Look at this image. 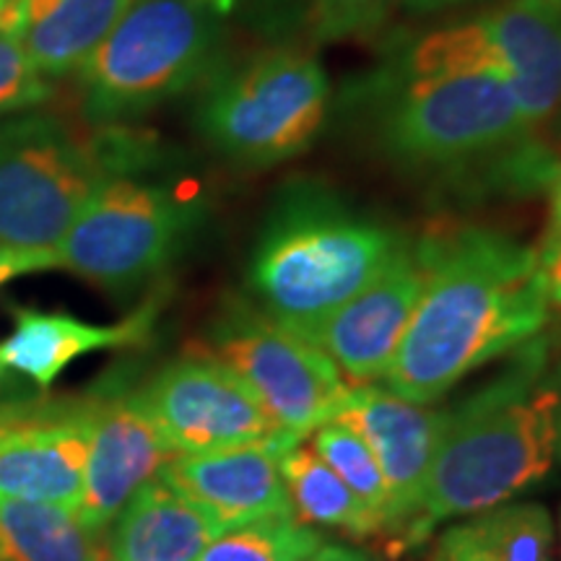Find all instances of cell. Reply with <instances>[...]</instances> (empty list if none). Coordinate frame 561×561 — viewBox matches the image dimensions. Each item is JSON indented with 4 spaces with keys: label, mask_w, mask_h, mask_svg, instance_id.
<instances>
[{
    "label": "cell",
    "mask_w": 561,
    "mask_h": 561,
    "mask_svg": "<svg viewBox=\"0 0 561 561\" xmlns=\"http://www.w3.org/2000/svg\"><path fill=\"white\" fill-rule=\"evenodd\" d=\"M424 291L385 371L403 401H439L468 371L536 339L549 320L538 252L494 229L458 227L419 242Z\"/></svg>",
    "instance_id": "6da1fadb"
},
{
    "label": "cell",
    "mask_w": 561,
    "mask_h": 561,
    "mask_svg": "<svg viewBox=\"0 0 561 561\" xmlns=\"http://www.w3.org/2000/svg\"><path fill=\"white\" fill-rule=\"evenodd\" d=\"M546 364V343L528 341L496 380L445 411L411 541L447 517L504 504L551 471L561 434V385Z\"/></svg>",
    "instance_id": "7a4b0ae2"
},
{
    "label": "cell",
    "mask_w": 561,
    "mask_h": 561,
    "mask_svg": "<svg viewBox=\"0 0 561 561\" xmlns=\"http://www.w3.org/2000/svg\"><path fill=\"white\" fill-rule=\"evenodd\" d=\"M403 240L318 182L278 193L257 237L250 289L261 310L314 341L325 320L380 273Z\"/></svg>",
    "instance_id": "3957f363"
},
{
    "label": "cell",
    "mask_w": 561,
    "mask_h": 561,
    "mask_svg": "<svg viewBox=\"0 0 561 561\" xmlns=\"http://www.w3.org/2000/svg\"><path fill=\"white\" fill-rule=\"evenodd\" d=\"M377 112L382 153L413 170H462L483 161L553 167L530 140L515 91L496 73L398 79Z\"/></svg>",
    "instance_id": "277c9868"
},
{
    "label": "cell",
    "mask_w": 561,
    "mask_h": 561,
    "mask_svg": "<svg viewBox=\"0 0 561 561\" xmlns=\"http://www.w3.org/2000/svg\"><path fill=\"white\" fill-rule=\"evenodd\" d=\"M219 19L203 0H133L76 70L83 117L115 125L191 89L208 73Z\"/></svg>",
    "instance_id": "5b68a950"
},
{
    "label": "cell",
    "mask_w": 561,
    "mask_h": 561,
    "mask_svg": "<svg viewBox=\"0 0 561 561\" xmlns=\"http://www.w3.org/2000/svg\"><path fill=\"white\" fill-rule=\"evenodd\" d=\"M121 174L110 144L58 115L0 125V250L55 252L83 203Z\"/></svg>",
    "instance_id": "8992f818"
},
{
    "label": "cell",
    "mask_w": 561,
    "mask_h": 561,
    "mask_svg": "<svg viewBox=\"0 0 561 561\" xmlns=\"http://www.w3.org/2000/svg\"><path fill=\"white\" fill-rule=\"evenodd\" d=\"M331 83L312 55L265 50L221 70L198 107V128L216 151L268 167L312 144L328 115Z\"/></svg>",
    "instance_id": "52a82bcc"
},
{
    "label": "cell",
    "mask_w": 561,
    "mask_h": 561,
    "mask_svg": "<svg viewBox=\"0 0 561 561\" xmlns=\"http://www.w3.org/2000/svg\"><path fill=\"white\" fill-rule=\"evenodd\" d=\"M496 73L533 128L561 104V3L502 0L466 24L424 34L401 60L403 79Z\"/></svg>",
    "instance_id": "ba28073f"
},
{
    "label": "cell",
    "mask_w": 561,
    "mask_h": 561,
    "mask_svg": "<svg viewBox=\"0 0 561 561\" xmlns=\"http://www.w3.org/2000/svg\"><path fill=\"white\" fill-rule=\"evenodd\" d=\"M191 351L234 371L294 442L335 419L351 390L325 351L240 299L221 310Z\"/></svg>",
    "instance_id": "9c48e42d"
},
{
    "label": "cell",
    "mask_w": 561,
    "mask_h": 561,
    "mask_svg": "<svg viewBox=\"0 0 561 561\" xmlns=\"http://www.w3.org/2000/svg\"><path fill=\"white\" fill-rule=\"evenodd\" d=\"M193 219V203L170 187L115 174L89 195L55 257L100 289L130 291L167 268Z\"/></svg>",
    "instance_id": "30bf717a"
},
{
    "label": "cell",
    "mask_w": 561,
    "mask_h": 561,
    "mask_svg": "<svg viewBox=\"0 0 561 561\" xmlns=\"http://www.w3.org/2000/svg\"><path fill=\"white\" fill-rule=\"evenodd\" d=\"M138 392L161 437L178 455L248 445H268L280 455L297 445L234 371L195 351L161 367Z\"/></svg>",
    "instance_id": "8fae6325"
},
{
    "label": "cell",
    "mask_w": 561,
    "mask_h": 561,
    "mask_svg": "<svg viewBox=\"0 0 561 561\" xmlns=\"http://www.w3.org/2000/svg\"><path fill=\"white\" fill-rule=\"evenodd\" d=\"M89 447L87 396L0 405V496L79 510Z\"/></svg>",
    "instance_id": "7c38bea8"
},
{
    "label": "cell",
    "mask_w": 561,
    "mask_h": 561,
    "mask_svg": "<svg viewBox=\"0 0 561 561\" xmlns=\"http://www.w3.org/2000/svg\"><path fill=\"white\" fill-rule=\"evenodd\" d=\"M91 447L76 515L89 528L110 530L146 483L157 481L174 453L146 411L140 392L115 380L87 396Z\"/></svg>",
    "instance_id": "4fadbf2b"
},
{
    "label": "cell",
    "mask_w": 561,
    "mask_h": 561,
    "mask_svg": "<svg viewBox=\"0 0 561 561\" xmlns=\"http://www.w3.org/2000/svg\"><path fill=\"white\" fill-rule=\"evenodd\" d=\"M426 265L419 248L401 244L364 289L325 320L314 346L354 382L385 377L424 291Z\"/></svg>",
    "instance_id": "5bb4252c"
},
{
    "label": "cell",
    "mask_w": 561,
    "mask_h": 561,
    "mask_svg": "<svg viewBox=\"0 0 561 561\" xmlns=\"http://www.w3.org/2000/svg\"><path fill=\"white\" fill-rule=\"evenodd\" d=\"M335 419L351 426L375 455L385 479V525L401 528L419 515L437 455L445 411H426L392 390L351 385Z\"/></svg>",
    "instance_id": "9a60e30c"
},
{
    "label": "cell",
    "mask_w": 561,
    "mask_h": 561,
    "mask_svg": "<svg viewBox=\"0 0 561 561\" xmlns=\"http://www.w3.org/2000/svg\"><path fill=\"white\" fill-rule=\"evenodd\" d=\"M159 479L206 512L221 533L268 517H297L280 479L278 453L268 445L174 455Z\"/></svg>",
    "instance_id": "2e32d148"
},
{
    "label": "cell",
    "mask_w": 561,
    "mask_h": 561,
    "mask_svg": "<svg viewBox=\"0 0 561 561\" xmlns=\"http://www.w3.org/2000/svg\"><path fill=\"white\" fill-rule=\"evenodd\" d=\"M153 314V307H144L115 325H94L66 312L13 307V333L0 343V364L21 371L39 388H50L60 371L83 354L144 343L151 333Z\"/></svg>",
    "instance_id": "e0dca14e"
},
{
    "label": "cell",
    "mask_w": 561,
    "mask_h": 561,
    "mask_svg": "<svg viewBox=\"0 0 561 561\" xmlns=\"http://www.w3.org/2000/svg\"><path fill=\"white\" fill-rule=\"evenodd\" d=\"M133 0H9L3 32L21 42L32 66L50 79L76 73L115 30Z\"/></svg>",
    "instance_id": "ac0fdd59"
},
{
    "label": "cell",
    "mask_w": 561,
    "mask_h": 561,
    "mask_svg": "<svg viewBox=\"0 0 561 561\" xmlns=\"http://www.w3.org/2000/svg\"><path fill=\"white\" fill-rule=\"evenodd\" d=\"M110 528V561H195L221 533L161 479L146 483Z\"/></svg>",
    "instance_id": "d6986e66"
},
{
    "label": "cell",
    "mask_w": 561,
    "mask_h": 561,
    "mask_svg": "<svg viewBox=\"0 0 561 561\" xmlns=\"http://www.w3.org/2000/svg\"><path fill=\"white\" fill-rule=\"evenodd\" d=\"M107 533L76 510L0 496V561H110Z\"/></svg>",
    "instance_id": "ffe728a7"
},
{
    "label": "cell",
    "mask_w": 561,
    "mask_h": 561,
    "mask_svg": "<svg viewBox=\"0 0 561 561\" xmlns=\"http://www.w3.org/2000/svg\"><path fill=\"white\" fill-rule=\"evenodd\" d=\"M434 561H553V525L541 504H496L439 538Z\"/></svg>",
    "instance_id": "44dd1931"
},
{
    "label": "cell",
    "mask_w": 561,
    "mask_h": 561,
    "mask_svg": "<svg viewBox=\"0 0 561 561\" xmlns=\"http://www.w3.org/2000/svg\"><path fill=\"white\" fill-rule=\"evenodd\" d=\"M278 471L289 491L294 515H299L301 520L346 530L351 536H369L382 528L380 515L371 512L341 481V476L320 458L310 439H301L280 453Z\"/></svg>",
    "instance_id": "7402d4cb"
},
{
    "label": "cell",
    "mask_w": 561,
    "mask_h": 561,
    "mask_svg": "<svg viewBox=\"0 0 561 561\" xmlns=\"http://www.w3.org/2000/svg\"><path fill=\"white\" fill-rule=\"evenodd\" d=\"M322 538L297 517H268L224 530L195 561H307Z\"/></svg>",
    "instance_id": "603a6c76"
},
{
    "label": "cell",
    "mask_w": 561,
    "mask_h": 561,
    "mask_svg": "<svg viewBox=\"0 0 561 561\" xmlns=\"http://www.w3.org/2000/svg\"><path fill=\"white\" fill-rule=\"evenodd\" d=\"M310 445L341 481L354 491L359 500L367 504L371 512L380 515L385 525V507H388V494H385V479L380 466H377L375 455L367 447L359 434L339 419L325 421L310 434Z\"/></svg>",
    "instance_id": "cb8c5ba5"
},
{
    "label": "cell",
    "mask_w": 561,
    "mask_h": 561,
    "mask_svg": "<svg viewBox=\"0 0 561 561\" xmlns=\"http://www.w3.org/2000/svg\"><path fill=\"white\" fill-rule=\"evenodd\" d=\"M401 0H310L314 39H346L380 32Z\"/></svg>",
    "instance_id": "d4e9b609"
},
{
    "label": "cell",
    "mask_w": 561,
    "mask_h": 561,
    "mask_svg": "<svg viewBox=\"0 0 561 561\" xmlns=\"http://www.w3.org/2000/svg\"><path fill=\"white\" fill-rule=\"evenodd\" d=\"M50 96V81L32 66L21 42L0 30V115L34 110Z\"/></svg>",
    "instance_id": "484cf974"
},
{
    "label": "cell",
    "mask_w": 561,
    "mask_h": 561,
    "mask_svg": "<svg viewBox=\"0 0 561 561\" xmlns=\"http://www.w3.org/2000/svg\"><path fill=\"white\" fill-rule=\"evenodd\" d=\"M47 268H58L55 252H21V250H0V286L9 280L37 273Z\"/></svg>",
    "instance_id": "4316f807"
},
{
    "label": "cell",
    "mask_w": 561,
    "mask_h": 561,
    "mask_svg": "<svg viewBox=\"0 0 561 561\" xmlns=\"http://www.w3.org/2000/svg\"><path fill=\"white\" fill-rule=\"evenodd\" d=\"M538 271H541L549 307L561 310V234L557 231L546 234L543 250L538 252Z\"/></svg>",
    "instance_id": "83f0119b"
},
{
    "label": "cell",
    "mask_w": 561,
    "mask_h": 561,
    "mask_svg": "<svg viewBox=\"0 0 561 561\" xmlns=\"http://www.w3.org/2000/svg\"><path fill=\"white\" fill-rule=\"evenodd\" d=\"M307 561H375L367 553L348 549V546H320Z\"/></svg>",
    "instance_id": "f1b7e54d"
},
{
    "label": "cell",
    "mask_w": 561,
    "mask_h": 561,
    "mask_svg": "<svg viewBox=\"0 0 561 561\" xmlns=\"http://www.w3.org/2000/svg\"><path fill=\"white\" fill-rule=\"evenodd\" d=\"M551 227L549 231H557V234H561V164L557 174H553L551 182Z\"/></svg>",
    "instance_id": "f546056e"
},
{
    "label": "cell",
    "mask_w": 561,
    "mask_h": 561,
    "mask_svg": "<svg viewBox=\"0 0 561 561\" xmlns=\"http://www.w3.org/2000/svg\"><path fill=\"white\" fill-rule=\"evenodd\" d=\"M458 3H462V0H405V5H411L413 11H439Z\"/></svg>",
    "instance_id": "4dcf8cb0"
},
{
    "label": "cell",
    "mask_w": 561,
    "mask_h": 561,
    "mask_svg": "<svg viewBox=\"0 0 561 561\" xmlns=\"http://www.w3.org/2000/svg\"><path fill=\"white\" fill-rule=\"evenodd\" d=\"M203 3H208L210 9L219 13V16H227V13L240 9L244 0H203Z\"/></svg>",
    "instance_id": "1f68e13d"
},
{
    "label": "cell",
    "mask_w": 561,
    "mask_h": 561,
    "mask_svg": "<svg viewBox=\"0 0 561 561\" xmlns=\"http://www.w3.org/2000/svg\"><path fill=\"white\" fill-rule=\"evenodd\" d=\"M5 11H9V0H0V30H3V19Z\"/></svg>",
    "instance_id": "d6a6232c"
},
{
    "label": "cell",
    "mask_w": 561,
    "mask_h": 561,
    "mask_svg": "<svg viewBox=\"0 0 561 561\" xmlns=\"http://www.w3.org/2000/svg\"><path fill=\"white\" fill-rule=\"evenodd\" d=\"M3 375H5V367H3V364H0V385H3Z\"/></svg>",
    "instance_id": "836d02e7"
},
{
    "label": "cell",
    "mask_w": 561,
    "mask_h": 561,
    "mask_svg": "<svg viewBox=\"0 0 561 561\" xmlns=\"http://www.w3.org/2000/svg\"><path fill=\"white\" fill-rule=\"evenodd\" d=\"M559 453H561V434H559Z\"/></svg>",
    "instance_id": "e575fe53"
},
{
    "label": "cell",
    "mask_w": 561,
    "mask_h": 561,
    "mask_svg": "<svg viewBox=\"0 0 561 561\" xmlns=\"http://www.w3.org/2000/svg\"><path fill=\"white\" fill-rule=\"evenodd\" d=\"M559 525H561V515H559Z\"/></svg>",
    "instance_id": "d590c367"
},
{
    "label": "cell",
    "mask_w": 561,
    "mask_h": 561,
    "mask_svg": "<svg viewBox=\"0 0 561 561\" xmlns=\"http://www.w3.org/2000/svg\"><path fill=\"white\" fill-rule=\"evenodd\" d=\"M557 3H561V0H557Z\"/></svg>",
    "instance_id": "8d00e7d4"
}]
</instances>
